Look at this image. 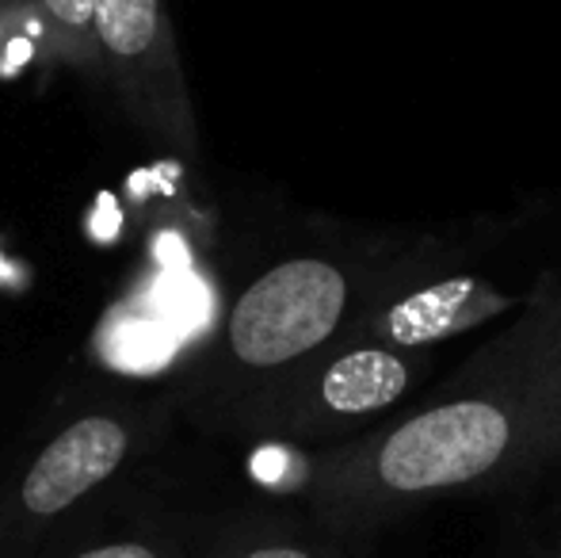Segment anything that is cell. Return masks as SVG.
Instances as JSON below:
<instances>
[{"mask_svg": "<svg viewBox=\"0 0 561 558\" xmlns=\"http://www.w3.org/2000/svg\"><path fill=\"white\" fill-rule=\"evenodd\" d=\"M561 447V291L542 287L432 402L336 459V498L359 509L504 482Z\"/></svg>", "mask_w": 561, "mask_h": 558, "instance_id": "6da1fadb", "label": "cell"}, {"mask_svg": "<svg viewBox=\"0 0 561 558\" xmlns=\"http://www.w3.org/2000/svg\"><path fill=\"white\" fill-rule=\"evenodd\" d=\"M352 280L329 261L298 257L264 272L229 314V349L249 367H279L333 341Z\"/></svg>", "mask_w": 561, "mask_h": 558, "instance_id": "7a4b0ae2", "label": "cell"}, {"mask_svg": "<svg viewBox=\"0 0 561 558\" xmlns=\"http://www.w3.org/2000/svg\"><path fill=\"white\" fill-rule=\"evenodd\" d=\"M161 272L149 280L126 306L107 318L100 333V352L115 372L153 375L210 321V295L203 280L187 269L184 249L172 238H157Z\"/></svg>", "mask_w": 561, "mask_h": 558, "instance_id": "3957f363", "label": "cell"}, {"mask_svg": "<svg viewBox=\"0 0 561 558\" xmlns=\"http://www.w3.org/2000/svg\"><path fill=\"white\" fill-rule=\"evenodd\" d=\"M516 306H519L516 295L493 287L489 280L444 276L424 283V287L401 291L386 306H378L375 314H367L355 341H378V344H393V349L432 352L436 344L473 333V329L489 326V321L516 310Z\"/></svg>", "mask_w": 561, "mask_h": 558, "instance_id": "277c9868", "label": "cell"}, {"mask_svg": "<svg viewBox=\"0 0 561 558\" xmlns=\"http://www.w3.org/2000/svg\"><path fill=\"white\" fill-rule=\"evenodd\" d=\"M428 352L352 341L313 379V410L329 424H359L393 410L428 372Z\"/></svg>", "mask_w": 561, "mask_h": 558, "instance_id": "5b68a950", "label": "cell"}, {"mask_svg": "<svg viewBox=\"0 0 561 558\" xmlns=\"http://www.w3.org/2000/svg\"><path fill=\"white\" fill-rule=\"evenodd\" d=\"M126 432L112 418H84L66 429L23 478V505L35 516H54L81 493L100 486L123 463Z\"/></svg>", "mask_w": 561, "mask_h": 558, "instance_id": "8992f818", "label": "cell"}, {"mask_svg": "<svg viewBox=\"0 0 561 558\" xmlns=\"http://www.w3.org/2000/svg\"><path fill=\"white\" fill-rule=\"evenodd\" d=\"M96 31L118 58H138L157 35V0H100Z\"/></svg>", "mask_w": 561, "mask_h": 558, "instance_id": "52a82bcc", "label": "cell"}, {"mask_svg": "<svg viewBox=\"0 0 561 558\" xmlns=\"http://www.w3.org/2000/svg\"><path fill=\"white\" fill-rule=\"evenodd\" d=\"M46 8L54 12V20L69 23V27H81L96 15V4L100 0H43Z\"/></svg>", "mask_w": 561, "mask_h": 558, "instance_id": "ba28073f", "label": "cell"}, {"mask_svg": "<svg viewBox=\"0 0 561 558\" xmlns=\"http://www.w3.org/2000/svg\"><path fill=\"white\" fill-rule=\"evenodd\" d=\"M77 558H157V555L141 544H112V547H96V551H84Z\"/></svg>", "mask_w": 561, "mask_h": 558, "instance_id": "9c48e42d", "label": "cell"}, {"mask_svg": "<svg viewBox=\"0 0 561 558\" xmlns=\"http://www.w3.org/2000/svg\"><path fill=\"white\" fill-rule=\"evenodd\" d=\"M241 558H313V555L302 551V547H260V551H249Z\"/></svg>", "mask_w": 561, "mask_h": 558, "instance_id": "30bf717a", "label": "cell"}]
</instances>
